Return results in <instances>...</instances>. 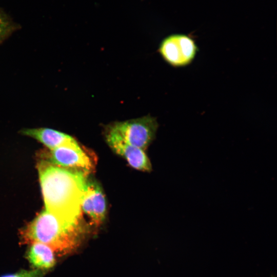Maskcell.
Instances as JSON below:
<instances>
[{
  "instance_id": "obj_7",
  "label": "cell",
  "mask_w": 277,
  "mask_h": 277,
  "mask_svg": "<svg viewBox=\"0 0 277 277\" xmlns=\"http://www.w3.org/2000/svg\"><path fill=\"white\" fill-rule=\"evenodd\" d=\"M81 210L89 216L96 225L102 223L106 213V202L100 185L96 181H87L83 194Z\"/></svg>"
},
{
  "instance_id": "obj_9",
  "label": "cell",
  "mask_w": 277,
  "mask_h": 277,
  "mask_svg": "<svg viewBox=\"0 0 277 277\" xmlns=\"http://www.w3.org/2000/svg\"><path fill=\"white\" fill-rule=\"evenodd\" d=\"M30 244L27 252V259L35 269L46 270L54 266V252L52 248L41 243Z\"/></svg>"
},
{
  "instance_id": "obj_11",
  "label": "cell",
  "mask_w": 277,
  "mask_h": 277,
  "mask_svg": "<svg viewBox=\"0 0 277 277\" xmlns=\"http://www.w3.org/2000/svg\"><path fill=\"white\" fill-rule=\"evenodd\" d=\"M43 270L35 269L33 270H22L14 274H7L1 277H42Z\"/></svg>"
},
{
  "instance_id": "obj_3",
  "label": "cell",
  "mask_w": 277,
  "mask_h": 277,
  "mask_svg": "<svg viewBox=\"0 0 277 277\" xmlns=\"http://www.w3.org/2000/svg\"><path fill=\"white\" fill-rule=\"evenodd\" d=\"M43 161L53 165L83 172L86 174L95 168V158L87 150L77 146H63L43 151L40 154Z\"/></svg>"
},
{
  "instance_id": "obj_10",
  "label": "cell",
  "mask_w": 277,
  "mask_h": 277,
  "mask_svg": "<svg viewBox=\"0 0 277 277\" xmlns=\"http://www.w3.org/2000/svg\"><path fill=\"white\" fill-rule=\"evenodd\" d=\"M15 26L0 13V44L14 31Z\"/></svg>"
},
{
  "instance_id": "obj_4",
  "label": "cell",
  "mask_w": 277,
  "mask_h": 277,
  "mask_svg": "<svg viewBox=\"0 0 277 277\" xmlns=\"http://www.w3.org/2000/svg\"><path fill=\"white\" fill-rule=\"evenodd\" d=\"M108 125L127 143L144 151L153 140L158 127L156 118L150 115Z\"/></svg>"
},
{
  "instance_id": "obj_8",
  "label": "cell",
  "mask_w": 277,
  "mask_h": 277,
  "mask_svg": "<svg viewBox=\"0 0 277 277\" xmlns=\"http://www.w3.org/2000/svg\"><path fill=\"white\" fill-rule=\"evenodd\" d=\"M21 133L39 141L49 149L63 146H77L79 145L77 142L72 136L50 128H26L22 129Z\"/></svg>"
},
{
  "instance_id": "obj_6",
  "label": "cell",
  "mask_w": 277,
  "mask_h": 277,
  "mask_svg": "<svg viewBox=\"0 0 277 277\" xmlns=\"http://www.w3.org/2000/svg\"><path fill=\"white\" fill-rule=\"evenodd\" d=\"M105 136L109 147L132 167L141 171L151 170L150 162L143 150L127 143L108 125L105 127Z\"/></svg>"
},
{
  "instance_id": "obj_1",
  "label": "cell",
  "mask_w": 277,
  "mask_h": 277,
  "mask_svg": "<svg viewBox=\"0 0 277 277\" xmlns=\"http://www.w3.org/2000/svg\"><path fill=\"white\" fill-rule=\"evenodd\" d=\"M37 167L45 209L68 222L79 223L87 174L43 161Z\"/></svg>"
},
{
  "instance_id": "obj_5",
  "label": "cell",
  "mask_w": 277,
  "mask_h": 277,
  "mask_svg": "<svg viewBox=\"0 0 277 277\" xmlns=\"http://www.w3.org/2000/svg\"><path fill=\"white\" fill-rule=\"evenodd\" d=\"M159 51L168 64L174 67H182L193 62L199 48L191 36L184 34H173L162 41Z\"/></svg>"
},
{
  "instance_id": "obj_2",
  "label": "cell",
  "mask_w": 277,
  "mask_h": 277,
  "mask_svg": "<svg viewBox=\"0 0 277 277\" xmlns=\"http://www.w3.org/2000/svg\"><path fill=\"white\" fill-rule=\"evenodd\" d=\"M80 232L79 223L68 222L45 209L23 228L21 237L24 243H43L54 252L64 254L76 245Z\"/></svg>"
}]
</instances>
